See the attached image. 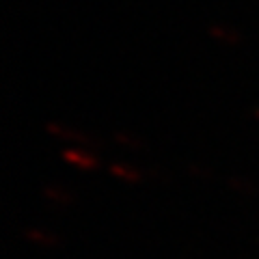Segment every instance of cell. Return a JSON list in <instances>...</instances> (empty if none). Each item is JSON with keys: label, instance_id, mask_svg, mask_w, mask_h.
<instances>
[{"label": "cell", "instance_id": "2", "mask_svg": "<svg viewBox=\"0 0 259 259\" xmlns=\"http://www.w3.org/2000/svg\"><path fill=\"white\" fill-rule=\"evenodd\" d=\"M63 158L69 162V164H74L78 168H82V171H93V168L100 166V160H97V156H93L91 151L87 149H67L63 151Z\"/></svg>", "mask_w": 259, "mask_h": 259}, {"label": "cell", "instance_id": "4", "mask_svg": "<svg viewBox=\"0 0 259 259\" xmlns=\"http://www.w3.org/2000/svg\"><path fill=\"white\" fill-rule=\"evenodd\" d=\"M209 35H212L216 41H223L227 46H236L242 41V35L236 30V28H229V26H221V24H216V26L209 28Z\"/></svg>", "mask_w": 259, "mask_h": 259}, {"label": "cell", "instance_id": "7", "mask_svg": "<svg viewBox=\"0 0 259 259\" xmlns=\"http://www.w3.org/2000/svg\"><path fill=\"white\" fill-rule=\"evenodd\" d=\"M229 186H231V188L236 190V192H242V194H255V186L250 184L248 180H244V177H242V180H240V177H231V180H229Z\"/></svg>", "mask_w": 259, "mask_h": 259}, {"label": "cell", "instance_id": "9", "mask_svg": "<svg viewBox=\"0 0 259 259\" xmlns=\"http://www.w3.org/2000/svg\"><path fill=\"white\" fill-rule=\"evenodd\" d=\"M253 115H255V119H257V121H259V106H257V108H255V110H253Z\"/></svg>", "mask_w": 259, "mask_h": 259}, {"label": "cell", "instance_id": "1", "mask_svg": "<svg viewBox=\"0 0 259 259\" xmlns=\"http://www.w3.org/2000/svg\"><path fill=\"white\" fill-rule=\"evenodd\" d=\"M48 132H50L54 139H61V141H69V143H76V145H82V147H97V143L93 136H89L84 132H78L74 127H67V125H61V123H50L48 125Z\"/></svg>", "mask_w": 259, "mask_h": 259}, {"label": "cell", "instance_id": "8", "mask_svg": "<svg viewBox=\"0 0 259 259\" xmlns=\"http://www.w3.org/2000/svg\"><path fill=\"white\" fill-rule=\"evenodd\" d=\"M115 141H117V143H121V145H125V147H132V149L143 147V143H141L139 139H136V136L125 134V132H117V134H115Z\"/></svg>", "mask_w": 259, "mask_h": 259}, {"label": "cell", "instance_id": "3", "mask_svg": "<svg viewBox=\"0 0 259 259\" xmlns=\"http://www.w3.org/2000/svg\"><path fill=\"white\" fill-rule=\"evenodd\" d=\"M110 173L115 177H119V180L127 182V184H136V182L143 180V173L139 171V168L123 164V162H115V164H110Z\"/></svg>", "mask_w": 259, "mask_h": 259}, {"label": "cell", "instance_id": "6", "mask_svg": "<svg viewBox=\"0 0 259 259\" xmlns=\"http://www.w3.org/2000/svg\"><path fill=\"white\" fill-rule=\"evenodd\" d=\"M26 238H28L30 242H37V244H46V246L56 244V242H59V238H56L54 233L44 231V229H39V227H35V229H28V231H26Z\"/></svg>", "mask_w": 259, "mask_h": 259}, {"label": "cell", "instance_id": "5", "mask_svg": "<svg viewBox=\"0 0 259 259\" xmlns=\"http://www.w3.org/2000/svg\"><path fill=\"white\" fill-rule=\"evenodd\" d=\"M44 194L48 197V201H52V203L59 205V207H65L74 201L71 192L67 188H63V186H48V188L44 190Z\"/></svg>", "mask_w": 259, "mask_h": 259}]
</instances>
